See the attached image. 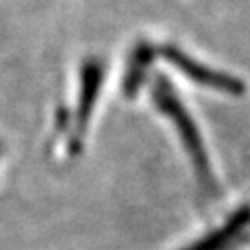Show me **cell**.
I'll return each instance as SVG.
<instances>
[{"mask_svg":"<svg viewBox=\"0 0 250 250\" xmlns=\"http://www.w3.org/2000/svg\"><path fill=\"white\" fill-rule=\"evenodd\" d=\"M152 99L156 102V106H160L161 111L174 123L176 132H178L186 150L189 152L191 163H193L195 172H197L198 180L202 182L204 189H208L209 193H215L217 184H215L213 170H211V163H209V158H208L204 141L200 139V132H198L195 121L186 111V107L182 106L176 91L170 87V83L163 76H160L158 80L154 82Z\"/></svg>","mask_w":250,"mask_h":250,"instance_id":"obj_1","label":"cell"},{"mask_svg":"<svg viewBox=\"0 0 250 250\" xmlns=\"http://www.w3.org/2000/svg\"><path fill=\"white\" fill-rule=\"evenodd\" d=\"M160 54L167 60L169 63H172L180 72H184L186 76H189L193 82H197L200 85L206 87H211V89L224 91L228 95H241L245 91V85L237 78L228 76L224 72L213 71V69H208L204 65H200L198 62H195L193 58H189L188 54H184L176 46H163L160 50Z\"/></svg>","mask_w":250,"mask_h":250,"instance_id":"obj_2","label":"cell"},{"mask_svg":"<svg viewBox=\"0 0 250 250\" xmlns=\"http://www.w3.org/2000/svg\"><path fill=\"white\" fill-rule=\"evenodd\" d=\"M250 230V206H243L233 217H230L226 224L219 230L208 233L204 239L197 241L184 250H233L237 245L247 239V232Z\"/></svg>","mask_w":250,"mask_h":250,"instance_id":"obj_3","label":"cell"},{"mask_svg":"<svg viewBox=\"0 0 250 250\" xmlns=\"http://www.w3.org/2000/svg\"><path fill=\"white\" fill-rule=\"evenodd\" d=\"M100 83H102V67L100 63H85V67L82 69V91H80V104L76 109V125H74V134H72V145L74 148L80 146V137L87 126V121L91 117L93 106L97 102Z\"/></svg>","mask_w":250,"mask_h":250,"instance_id":"obj_4","label":"cell"}]
</instances>
